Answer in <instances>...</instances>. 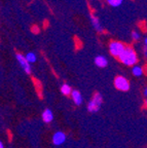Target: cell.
Returning <instances> with one entry per match:
<instances>
[{
	"label": "cell",
	"mask_w": 147,
	"mask_h": 148,
	"mask_svg": "<svg viewBox=\"0 0 147 148\" xmlns=\"http://www.w3.org/2000/svg\"><path fill=\"white\" fill-rule=\"evenodd\" d=\"M126 46L124 45L122 42L120 41H116V40H113V41H111L110 43H109V53H110L111 56H113V57H116V58H118L120 55L122 53V51L126 49Z\"/></svg>",
	"instance_id": "obj_3"
},
{
	"label": "cell",
	"mask_w": 147,
	"mask_h": 148,
	"mask_svg": "<svg viewBox=\"0 0 147 148\" xmlns=\"http://www.w3.org/2000/svg\"><path fill=\"white\" fill-rule=\"evenodd\" d=\"M144 43H145V46H147V37H145V39H144Z\"/></svg>",
	"instance_id": "obj_18"
},
{
	"label": "cell",
	"mask_w": 147,
	"mask_h": 148,
	"mask_svg": "<svg viewBox=\"0 0 147 148\" xmlns=\"http://www.w3.org/2000/svg\"><path fill=\"white\" fill-rule=\"evenodd\" d=\"M71 98L74 103H75L76 105H78V106L82 104V96H81L79 90H73V92H72V94H71Z\"/></svg>",
	"instance_id": "obj_8"
},
{
	"label": "cell",
	"mask_w": 147,
	"mask_h": 148,
	"mask_svg": "<svg viewBox=\"0 0 147 148\" xmlns=\"http://www.w3.org/2000/svg\"><path fill=\"white\" fill-rule=\"evenodd\" d=\"M0 148H4V146H3V143H2V142L0 143Z\"/></svg>",
	"instance_id": "obj_19"
},
{
	"label": "cell",
	"mask_w": 147,
	"mask_h": 148,
	"mask_svg": "<svg viewBox=\"0 0 147 148\" xmlns=\"http://www.w3.org/2000/svg\"><path fill=\"white\" fill-rule=\"evenodd\" d=\"M16 60H18L19 64L22 67V69L26 72L27 74L31 73V64L27 61L25 56H23L22 53H16Z\"/></svg>",
	"instance_id": "obj_5"
},
{
	"label": "cell",
	"mask_w": 147,
	"mask_h": 148,
	"mask_svg": "<svg viewBox=\"0 0 147 148\" xmlns=\"http://www.w3.org/2000/svg\"><path fill=\"white\" fill-rule=\"evenodd\" d=\"M95 64L100 68H105L108 64V61L104 56H97L95 58Z\"/></svg>",
	"instance_id": "obj_10"
},
{
	"label": "cell",
	"mask_w": 147,
	"mask_h": 148,
	"mask_svg": "<svg viewBox=\"0 0 147 148\" xmlns=\"http://www.w3.org/2000/svg\"><path fill=\"white\" fill-rule=\"evenodd\" d=\"M144 96L145 97H147V86L144 88Z\"/></svg>",
	"instance_id": "obj_17"
},
{
	"label": "cell",
	"mask_w": 147,
	"mask_h": 148,
	"mask_svg": "<svg viewBox=\"0 0 147 148\" xmlns=\"http://www.w3.org/2000/svg\"><path fill=\"white\" fill-rule=\"evenodd\" d=\"M143 55L147 59V46H144V49H143Z\"/></svg>",
	"instance_id": "obj_16"
},
{
	"label": "cell",
	"mask_w": 147,
	"mask_h": 148,
	"mask_svg": "<svg viewBox=\"0 0 147 148\" xmlns=\"http://www.w3.org/2000/svg\"><path fill=\"white\" fill-rule=\"evenodd\" d=\"M122 2H124V0H107V3L112 7L120 6V5H122Z\"/></svg>",
	"instance_id": "obj_14"
},
{
	"label": "cell",
	"mask_w": 147,
	"mask_h": 148,
	"mask_svg": "<svg viewBox=\"0 0 147 148\" xmlns=\"http://www.w3.org/2000/svg\"><path fill=\"white\" fill-rule=\"evenodd\" d=\"M102 102H103V98H102V95L99 94V92H96L94 95V97L92 98L90 102H89V104H87V110L89 112H97V111H99L100 108H101V105H102Z\"/></svg>",
	"instance_id": "obj_2"
},
{
	"label": "cell",
	"mask_w": 147,
	"mask_h": 148,
	"mask_svg": "<svg viewBox=\"0 0 147 148\" xmlns=\"http://www.w3.org/2000/svg\"><path fill=\"white\" fill-rule=\"evenodd\" d=\"M145 104H146V106H147V100H146V101H145Z\"/></svg>",
	"instance_id": "obj_20"
},
{
	"label": "cell",
	"mask_w": 147,
	"mask_h": 148,
	"mask_svg": "<svg viewBox=\"0 0 147 148\" xmlns=\"http://www.w3.org/2000/svg\"><path fill=\"white\" fill-rule=\"evenodd\" d=\"M132 73H133L134 76L136 77H140L143 75V68L141 67V66H138V65H136V66H134L133 68H132Z\"/></svg>",
	"instance_id": "obj_12"
},
{
	"label": "cell",
	"mask_w": 147,
	"mask_h": 148,
	"mask_svg": "<svg viewBox=\"0 0 147 148\" xmlns=\"http://www.w3.org/2000/svg\"><path fill=\"white\" fill-rule=\"evenodd\" d=\"M42 119H43L44 123H49L53 121L54 119V113L53 111L51 110V109H45V110L42 112Z\"/></svg>",
	"instance_id": "obj_9"
},
{
	"label": "cell",
	"mask_w": 147,
	"mask_h": 148,
	"mask_svg": "<svg viewBox=\"0 0 147 148\" xmlns=\"http://www.w3.org/2000/svg\"><path fill=\"white\" fill-rule=\"evenodd\" d=\"M91 22H92L93 27H94V29L97 31V32L103 33L104 29H103V27H102L101 23H100L99 18H97V16H91Z\"/></svg>",
	"instance_id": "obj_7"
},
{
	"label": "cell",
	"mask_w": 147,
	"mask_h": 148,
	"mask_svg": "<svg viewBox=\"0 0 147 148\" xmlns=\"http://www.w3.org/2000/svg\"><path fill=\"white\" fill-rule=\"evenodd\" d=\"M72 92H73V90H72V88L69 86V84H67V83H64V84H62V86H61V92H62L64 96L71 95Z\"/></svg>",
	"instance_id": "obj_11"
},
{
	"label": "cell",
	"mask_w": 147,
	"mask_h": 148,
	"mask_svg": "<svg viewBox=\"0 0 147 148\" xmlns=\"http://www.w3.org/2000/svg\"><path fill=\"white\" fill-rule=\"evenodd\" d=\"M132 39L133 40L140 39V33L137 32V31H133V32H132Z\"/></svg>",
	"instance_id": "obj_15"
},
{
	"label": "cell",
	"mask_w": 147,
	"mask_h": 148,
	"mask_svg": "<svg viewBox=\"0 0 147 148\" xmlns=\"http://www.w3.org/2000/svg\"><path fill=\"white\" fill-rule=\"evenodd\" d=\"M65 141H66V135H65V133L59 131V132H56L55 134H54L53 143L55 144V145H57V146L62 145Z\"/></svg>",
	"instance_id": "obj_6"
},
{
	"label": "cell",
	"mask_w": 147,
	"mask_h": 148,
	"mask_svg": "<svg viewBox=\"0 0 147 148\" xmlns=\"http://www.w3.org/2000/svg\"><path fill=\"white\" fill-rule=\"evenodd\" d=\"M114 86L118 90H122V92H126V90H130V82L129 80L124 76H116L114 78Z\"/></svg>",
	"instance_id": "obj_4"
},
{
	"label": "cell",
	"mask_w": 147,
	"mask_h": 148,
	"mask_svg": "<svg viewBox=\"0 0 147 148\" xmlns=\"http://www.w3.org/2000/svg\"><path fill=\"white\" fill-rule=\"evenodd\" d=\"M25 57H26V59H27V61L30 63V64H33V63H35V62H36V60H37L36 55H35L34 53H32V51L28 53L27 55L25 56Z\"/></svg>",
	"instance_id": "obj_13"
},
{
	"label": "cell",
	"mask_w": 147,
	"mask_h": 148,
	"mask_svg": "<svg viewBox=\"0 0 147 148\" xmlns=\"http://www.w3.org/2000/svg\"><path fill=\"white\" fill-rule=\"evenodd\" d=\"M118 60L126 66H133L134 67L138 63V56L134 51V49H132L131 46H126V49L118 57Z\"/></svg>",
	"instance_id": "obj_1"
}]
</instances>
